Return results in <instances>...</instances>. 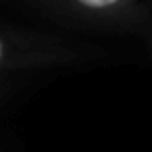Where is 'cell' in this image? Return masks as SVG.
I'll return each instance as SVG.
<instances>
[{
  "mask_svg": "<svg viewBox=\"0 0 152 152\" xmlns=\"http://www.w3.org/2000/svg\"><path fill=\"white\" fill-rule=\"evenodd\" d=\"M75 58L77 52L61 44L58 40L0 31V73L61 65V63H71Z\"/></svg>",
  "mask_w": 152,
  "mask_h": 152,
  "instance_id": "cell-1",
  "label": "cell"
},
{
  "mask_svg": "<svg viewBox=\"0 0 152 152\" xmlns=\"http://www.w3.org/2000/svg\"><path fill=\"white\" fill-rule=\"evenodd\" d=\"M63 2L73 13L104 23H125L137 15V0H63Z\"/></svg>",
  "mask_w": 152,
  "mask_h": 152,
  "instance_id": "cell-2",
  "label": "cell"
},
{
  "mask_svg": "<svg viewBox=\"0 0 152 152\" xmlns=\"http://www.w3.org/2000/svg\"><path fill=\"white\" fill-rule=\"evenodd\" d=\"M0 92H2V81H0Z\"/></svg>",
  "mask_w": 152,
  "mask_h": 152,
  "instance_id": "cell-3",
  "label": "cell"
}]
</instances>
